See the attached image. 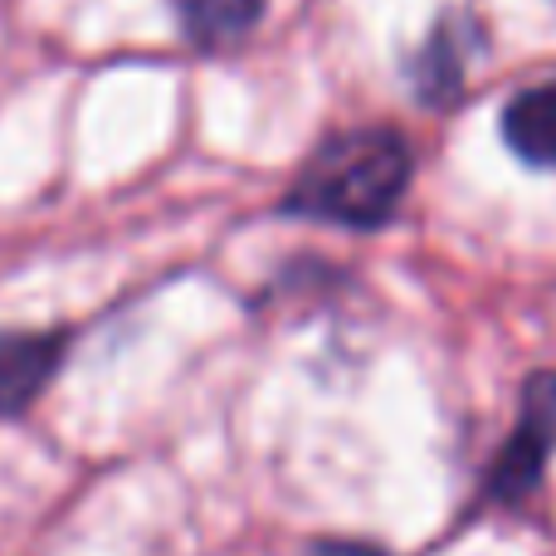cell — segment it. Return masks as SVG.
Listing matches in <instances>:
<instances>
[{
	"label": "cell",
	"mask_w": 556,
	"mask_h": 556,
	"mask_svg": "<svg viewBox=\"0 0 556 556\" xmlns=\"http://www.w3.org/2000/svg\"><path fill=\"white\" fill-rule=\"evenodd\" d=\"M552 444H556V376H538V381L528 386L518 430L508 434V444H503L498 464H493V473H489V498L518 503L522 493L538 489Z\"/></svg>",
	"instance_id": "7a4b0ae2"
},
{
	"label": "cell",
	"mask_w": 556,
	"mask_h": 556,
	"mask_svg": "<svg viewBox=\"0 0 556 556\" xmlns=\"http://www.w3.org/2000/svg\"><path fill=\"white\" fill-rule=\"evenodd\" d=\"M420 88L434 103L459 88V54H454V35H444V29L430 39V59L420 64Z\"/></svg>",
	"instance_id": "8992f818"
},
{
	"label": "cell",
	"mask_w": 556,
	"mask_h": 556,
	"mask_svg": "<svg viewBox=\"0 0 556 556\" xmlns=\"http://www.w3.org/2000/svg\"><path fill=\"white\" fill-rule=\"evenodd\" d=\"M307 556H386V552L366 547V542H317Z\"/></svg>",
	"instance_id": "52a82bcc"
},
{
	"label": "cell",
	"mask_w": 556,
	"mask_h": 556,
	"mask_svg": "<svg viewBox=\"0 0 556 556\" xmlns=\"http://www.w3.org/2000/svg\"><path fill=\"white\" fill-rule=\"evenodd\" d=\"M181 29L205 49L244 39L264 15V0H172Z\"/></svg>",
	"instance_id": "5b68a950"
},
{
	"label": "cell",
	"mask_w": 556,
	"mask_h": 556,
	"mask_svg": "<svg viewBox=\"0 0 556 556\" xmlns=\"http://www.w3.org/2000/svg\"><path fill=\"white\" fill-rule=\"evenodd\" d=\"M503 137L528 166H556V84L522 88L503 113Z\"/></svg>",
	"instance_id": "277c9868"
},
{
	"label": "cell",
	"mask_w": 556,
	"mask_h": 556,
	"mask_svg": "<svg viewBox=\"0 0 556 556\" xmlns=\"http://www.w3.org/2000/svg\"><path fill=\"white\" fill-rule=\"evenodd\" d=\"M64 352V337L45 332H10L0 337V415H20L25 405L39 401V391L49 386Z\"/></svg>",
	"instance_id": "3957f363"
},
{
	"label": "cell",
	"mask_w": 556,
	"mask_h": 556,
	"mask_svg": "<svg viewBox=\"0 0 556 556\" xmlns=\"http://www.w3.org/2000/svg\"><path fill=\"white\" fill-rule=\"evenodd\" d=\"M410 186V147L391 127H352L307 156L288 191V211L332 225H381Z\"/></svg>",
	"instance_id": "6da1fadb"
}]
</instances>
